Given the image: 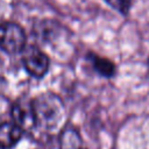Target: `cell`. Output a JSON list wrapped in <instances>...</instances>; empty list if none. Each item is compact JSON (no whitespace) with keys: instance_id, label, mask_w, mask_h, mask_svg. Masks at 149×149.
Instances as JSON below:
<instances>
[{"instance_id":"7a4b0ae2","label":"cell","mask_w":149,"mask_h":149,"mask_svg":"<svg viewBox=\"0 0 149 149\" xmlns=\"http://www.w3.org/2000/svg\"><path fill=\"white\" fill-rule=\"evenodd\" d=\"M27 37L22 27L15 22L0 23V49L7 54L14 55L22 52L26 48Z\"/></svg>"},{"instance_id":"6da1fadb","label":"cell","mask_w":149,"mask_h":149,"mask_svg":"<svg viewBox=\"0 0 149 149\" xmlns=\"http://www.w3.org/2000/svg\"><path fill=\"white\" fill-rule=\"evenodd\" d=\"M35 127L43 132H56L65 119V107L62 99L51 92H44L31 100Z\"/></svg>"},{"instance_id":"3957f363","label":"cell","mask_w":149,"mask_h":149,"mask_svg":"<svg viewBox=\"0 0 149 149\" xmlns=\"http://www.w3.org/2000/svg\"><path fill=\"white\" fill-rule=\"evenodd\" d=\"M22 63L28 73L35 78L44 77L50 66L49 57L36 45H28L23 49Z\"/></svg>"},{"instance_id":"5b68a950","label":"cell","mask_w":149,"mask_h":149,"mask_svg":"<svg viewBox=\"0 0 149 149\" xmlns=\"http://www.w3.org/2000/svg\"><path fill=\"white\" fill-rule=\"evenodd\" d=\"M23 130L14 122L0 123V149H12L22 139Z\"/></svg>"},{"instance_id":"52a82bcc","label":"cell","mask_w":149,"mask_h":149,"mask_svg":"<svg viewBox=\"0 0 149 149\" xmlns=\"http://www.w3.org/2000/svg\"><path fill=\"white\" fill-rule=\"evenodd\" d=\"M113 9L126 15L133 6V0H105Z\"/></svg>"},{"instance_id":"277c9868","label":"cell","mask_w":149,"mask_h":149,"mask_svg":"<svg viewBox=\"0 0 149 149\" xmlns=\"http://www.w3.org/2000/svg\"><path fill=\"white\" fill-rule=\"evenodd\" d=\"M12 118L13 122L17 125L22 130L35 127L31 100L17 99L12 107Z\"/></svg>"},{"instance_id":"8992f818","label":"cell","mask_w":149,"mask_h":149,"mask_svg":"<svg viewBox=\"0 0 149 149\" xmlns=\"http://www.w3.org/2000/svg\"><path fill=\"white\" fill-rule=\"evenodd\" d=\"M87 59L91 62L93 69L104 77H112L115 73V65L108 58L100 57L95 54L90 52L87 55Z\"/></svg>"}]
</instances>
